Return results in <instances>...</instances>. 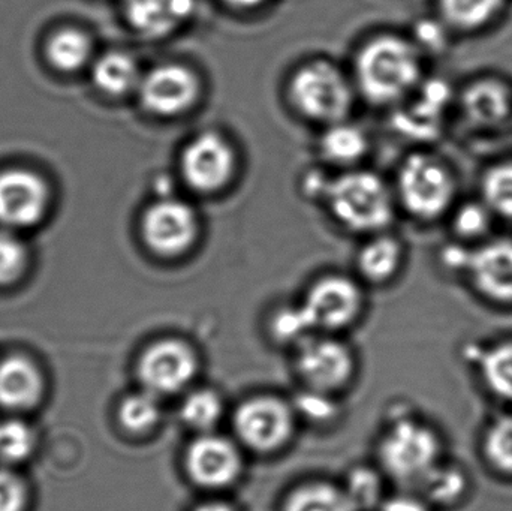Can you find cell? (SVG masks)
I'll return each mask as SVG.
<instances>
[{"mask_svg": "<svg viewBox=\"0 0 512 511\" xmlns=\"http://www.w3.org/2000/svg\"><path fill=\"white\" fill-rule=\"evenodd\" d=\"M423 50L393 33L373 36L355 54V89L375 107H399L423 83Z\"/></svg>", "mask_w": 512, "mask_h": 511, "instance_id": "1", "label": "cell"}, {"mask_svg": "<svg viewBox=\"0 0 512 511\" xmlns=\"http://www.w3.org/2000/svg\"><path fill=\"white\" fill-rule=\"evenodd\" d=\"M322 204L337 224L364 236L388 231L396 218L394 189L378 173L361 167L331 177Z\"/></svg>", "mask_w": 512, "mask_h": 511, "instance_id": "2", "label": "cell"}, {"mask_svg": "<svg viewBox=\"0 0 512 511\" xmlns=\"http://www.w3.org/2000/svg\"><path fill=\"white\" fill-rule=\"evenodd\" d=\"M357 95L352 77L330 60L303 63L288 81L289 104L295 113L322 128L348 120Z\"/></svg>", "mask_w": 512, "mask_h": 511, "instance_id": "3", "label": "cell"}, {"mask_svg": "<svg viewBox=\"0 0 512 511\" xmlns=\"http://www.w3.org/2000/svg\"><path fill=\"white\" fill-rule=\"evenodd\" d=\"M397 204L417 221L430 222L450 212L457 183L451 168L438 156L415 152L400 162L394 185Z\"/></svg>", "mask_w": 512, "mask_h": 511, "instance_id": "4", "label": "cell"}, {"mask_svg": "<svg viewBox=\"0 0 512 511\" xmlns=\"http://www.w3.org/2000/svg\"><path fill=\"white\" fill-rule=\"evenodd\" d=\"M140 234L155 257L179 260L198 245L203 221L191 201L174 194L159 195L141 215Z\"/></svg>", "mask_w": 512, "mask_h": 511, "instance_id": "5", "label": "cell"}, {"mask_svg": "<svg viewBox=\"0 0 512 511\" xmlns=\"http://www.w3.org/2000/svg\"><path fill=\"white\" fill-rule=\"evenodd\" d=\"M239 167V152L233 141L215 129L194 135L180 152V180L189 191L204 197L230 188Z\"/></svg>", "mask_w": 512, "mask_h": 511, "instance_id": "6", "label": "cell"}, {"mask_svg": "<svg viewBox=\"0 0 512 511\" xmlns=\"http://www.w3.org/2000/svg\"><path fill=\"white\" fill-rule=\"evenodd\" d=\"M441 443L423 423L411 419L394 422L379 443V462L397 482L420 483L438 465Z\"/></svg>", "mask_w": 512, "mask_h": 511, "instance_id": "7", "label": "cell"}, {"mask_svg": "<svg viewBox=\"0 0 512 511\" xmlns=\"http://www.w3.org/2000/svg\"><path fill=\"white\" fill-rule=\"evenodd\" d=\"M203 93V80L192 66L164 62L144 72L137 98L147 114L170 120L191 113L200 104Z\"/></svg>", "mask_w": 512, "mask_h": 511, "instance_id": "8", "label": "cell"}, {"mask_svg": "<svg viewBox=\"0 0 512 511\" xmlns=\"http://www.w3.org/2000/svg\"><path fill=\"white\" fill-rule=\"evenodd\" d=\"M200 372L197 351L182 339L165 338L147 345L137 362L135 377L140 389L158 396L185 392Z\"/></svg>", "mask_w": 512, "mask_h": 511, "instance_id": "9", "label": "cell"}, {"mask_svg": "<svg viewBox=\"0 0 512 511\" xmlns=\"http://www.w3.org/2000/svg\"><path fill=\"white\" fill-rule=\"evenodd\" d=\"M300 306L313 332L318 335L342 332L363 312V288L357 279L349 276H321L307 288Z\"/></svg>", "mask_w": 512, "mask_h": 511, "instance_id": "10", "label": "cell"}, {"mask_svg": "<svg viewBox=\"0 0 512 511\" xmlns=\"http://www.w3.org/2000/svg\"><path fill=\"white\" fill-rule=\"evenodd\" d=\"M294 407L276 396H255L237 407L233 428L237 440L255 453H273L285 447L295 432Z\"/></svg>", "mask_w": 512, "mask_h": 511, "instance_id": "11", "label": "cell"}, {"mask_svg": "<svg viewBox=\"0 0 512 511\" xmlns=\"http://www.w3.org/2000/svg\"><path fill=\"white\" fill-rule=\"evenodd\" d=\"M50 377L35 354L12 350L0 354V413L32 417L47 404Z\"/></svg>", "mask_w": 512, "mask_h": 511, "instance_id": "12", "label": "cell"}, {"mask_svg": "<svg viewBox=\"0 0 512 511\" xmlns=\"http://www.w3.org/2000/svg\"><path fill=\"white\" fill-rule=\"evenodd\" d=\"M295 369L306 389L334 395L354 378L355 356L345 342L313 335L298 345Z\"/></svg>", "mask_w": 512, "mask_h": 511, "instance_id": "13", "label": "cell"}, {"mask_svg": "<svg viewBox=\"0 0 512 511\" xmlns=\"http://www.w3.org/2000/svg\"><path fill=\"white\" fill-rule=\"evenodd\" d=\"M185 471L198 488L218 491L234 485L243 471L239 444L222 435L201 434L185 452Z\"/></svg>", "mask_w": 512, "mask_h": 511, "instance_id": "14", "label": "cell"}, {"mask_svg": "<svg viewBox=\"0 0 512 511\" xmlns=\"http://www.w3.org/2000/svg\"><path fill=\"white\" fill-rule=\"evenodd\" d=\"M50 188L39 174L24 168L0 173V225L5 230L35 227L47 215Z\"/></svg>", "mask_w": 512, "mask_h": 511, "instance_id": "15", "label": "cell"}, {"mask_svg": "<svg viewBox=\"0 0 512 511\" xmlns=\"http://www.w3.org/2000/svg\"><path fill=\"white\" fill-rule=\"evenodd\" d=\"M462 270L487 299L502 305L512 303V240H492L466 249Z\"/></svg>", "mask_w": 512, "mask_h": 511, "instance_id": "16", "label": "cell"}, {"mask_svg": "<svg viewBox=\"0 0 512 511\" xmlns=\"http://www.w3.org/2000/svg\"><path fill=\"white\" fill-rule=\"evenodd\" d=\"M197 6V0H123V14L134 32L158 41L183 29Z\"/></svg>", "mask_w": 512, "mask_h": 511, "instance_id": "17", "label": "cell"}, {"mask_svg": "<svg viewBox=\"0 0 512 511\" xmlns=\"http://www.w3.org/2000/svg\"><path fill=\"white\" fill-rule=\"evenodd\" d=\"M463 114L478 128H496L512 116V93L498 78H480L462 95Z\"/></svg>", "mask_w": 512, "mask_h": 511, "instance_id": "18", "label": "cell"}, {"mask_svg": "<svg viewBox=\"0 0 512 511\" xmlns=\"http://www.w3.org/2000/svg\"><path fill=\"white\" fill-rule=\"evenodd\" d=\"M399 105L397 128L412 137H432L441 123L442 113L450 102V92L439 81L421 83L420 87Z\"/></svg>", "mask_w": 512, "mask_h": 511, "instance_id": "19", "label": "cell"}, {"mask_svg": "<svg viewBox=\"0 0 512 511\" xmlns=\"http://www.w3.org/2000/svg\"><path fill=\"white\" fill-rule=\"evenodd\" d=\"M405 245L393 233L367 236L355 258L358 276L367 284L384 285L393 281L405 261Z\"/></svg>", "mask_w": 512, "mask_h": 511, "instance_id": "20", "label": "cell"}, {"mask_svg": "<svg viewBox=\"0 0 512 511\" xmlns=\"http://www.w3.org/2000/svg\"><path fill=\"white\" fill-rule=\"evenodd\" d=\"M369 152V135L349 119L325 126L318 138V153L322 161L343 171L358 168Z\"/></svg>", "mask_w": 512, "mask_h": 511, "instance_id": "21", "label": "cell"}, {"mask_svg": "<svg viewBox=\"0 0 512 511\" xmlns=\"http://www.w3.org/2000/svg\"><path fill=\"white\" fill-rule=\"evenodd\" d=\"M143 74L138 60L126 51H107L92 65L93 84L110 98L137 95Z\"/></svg>", "mask_w": 512, "mask_h": 511, "instance_id": "22", "label": "cell"}, {"mask_svg": "<svg viewBox=\"0 0 512 511\" xmlns=\"http://www.w3.org/2000/svg\"><path fill=\"white\" fill-rule=\"evenodd\" d=\"M41 435L30 417L0 416V467L23 468L38 455Z\"/></svg>", "mask_w": 512, "mask_h": 511, "instance_id": "23", "label": "cell"}, {"mask_svg": "<svg viewBox=\"0 0 512 511\" xmlns=\"http://www.w3.org/2000/svg\"><path fill=\"white\" fill-rule=\"evenodd\" d=\"M117 428L128 437H146L158 428L162 420L159 398L144 389L126 393L114 410Z\"/></svg>", "mask_w": 512, "mask_h": 511, "instance_id": "24", "label": "cell"}, {"mask_svg": "<svg viewBox=\"0 0 512 511\" xmlns=\"http://www.w3.org/2000/svg\"><path fill=\"white\" fill-rule=\"evenodd\" d=\"M45 56L57 71L66 74L81 71L92 60V38L83 30L74 27L57 30L45 45Z\"/></svg>", "mask_w": 512, "mask_h": 511, "instance_id": "25", "label": "cell"}, {"mask_svg": "<svg viewBox=\"0 0 512 511\" xmlns=\"http://www.w3.org/2000/svg\"><path fill=\"white\" fill-rule=\"evenodd\" d=\"M505 0H439L442 20L459 32H477L495 20Z\"/></svg>", "mask_w": 512, "mask_h": 511, "instance_id": "26", "label": "cell"}, {"mask_svg": "<svg viewBox=\"0 0 512 511\" xmlns=\"http://www.w3.org/2000/svg\"><path fill=\"white\" fill-rule=\"evenodd\" d=\"M282 511H357L339 486L325 482L298 486L283 501Z\"/></svg>", "mask_w": 512, "mask_h": 511, "instance_id": "27", "label": "cell"}, {"mask_svg": "<svg viewBox=\"0 0 512 511\" xmlns=\"http://www.w3.org/2000/svg\"><path fill=\"white\" fill-rule=\"evenodd\" d=\"M224 399L213 389L192 390L180 405L183 425L198 434H209L224 417Z\"/></svg>", "mask_w": 512, "mask_h": 511, "instance_id": "28", "label": "cell"}, {"mask_svg": "<svg viewBox=\"0 0 512 511\" xmlns=\"http://www.w3.org/2000/svg\"><path fill=\"white\" fill-rule=\"evenodd\" d=\"M481 194L493 215L512 219V161L499 162L486 171Z\"/></svg>", "mask_w": 512, "mask_h": 511, "instance_id": "29", "label": "cell"}, {"mask_svg": "<svg viewBox=\"0 0 512 511\" xmlns=\"http://www.w3.org/2000/svg\"><path fill=\"white\" fill-rule=\"evenodd\" d=\"M35 489L21 468L0 467V511H32Z\"/></svg>", "mask_w": 512, "mask_h": 511, "instance_id": "30", "label": "cell"}, {"mask_svg": "<svg viewBox=\"0 0 512 511\" xmlns=\"http://www.w3.org/2000/svg\"><path fill=\"white\" fill-rule=\"evenodd\" d=\"M343 491L355 510L376 509L382 498L381 476L372 468H354L346 477Z\"/></svg>", "mask_w": 512, "mask_h": 511, "instance_id": "31", "label": "cell"}, {"mask_svg": "<svg viewBox=\"0 0 512 511\" xmlns=\"http://www.w3.org/2000/svg\"><path fill=\"white\" fill-rule=\"evenodd\" d=\"M29 267V252L26 245L3 228L0 231V288L17 285L26 275Z\"/></svg>", "mask_w": 512, "mask_h": 511, "instance_id": "32", "label": "cell"}, {"mask_svg": "<svg viewBox=\"0 0 512 511\" xmlns=\"http://www.w3.org/2000/svg\"><path fill=\"white\" fill-rule=\"evenodd\" d=\"M483 375L495 395L512 401V342H504L484 356Z\"/></svg>", "mask_w": 512, "mask_h": 511, "instance_id": "33", "label": "cell"}, {"mask_svg": "<svg viewBox=\"0 0 512 511\" xmlns=\"http://www.w3.org/2000/svg\"><path fill=\"white\" fill-rule=\"evenodd\" d=\"M484 453L495 470L512 476V416L502 417L489 429Z\"/></svg>", "mask_w": 512, "mask_h": 511, "instance_id": "34", "label": "cell"}, {"mask_svg": "<svg viewBox=\"0 0 512 511\" xmlns=\"http://www.w3.org/2000/svg\"><path fill=\"white\" fill-rule=\"evenodd\" d=\"M313 333L315 332L306 320L300 303L279 309L271 318V335L282 344H294L298 347L313 336Z\"/></svg>", "mask_w": 512, "mask_h": 511, "instance_id": "35", "label": "cell"}, {"mask_svg": "<svg viewBox=\"0 0 512 511\" xmlns=\"http://www.w3.org/2000/svg\"><path fill=\"white\" fill-rule=\"evenodd\" d=\"M420 483L427 497L435 503H451L465 491V477L459 471L438 465Z\"/></svg>", "mask_w": 512, "mask_h": 511, "instance_id": "36", "label": "cell"}, {"mask_svg": "<svg viewBox=\"0 0 512 511\" xmlns=\"http://www.w3.org/2000/svg\"><path fill=\"white\" fill-rule=\"evenodd\" d=\"M292 407H294L297 417H304V419L315 423V425L333 422L337 417V413H339V408H337L333 395L310 389L300 393Z\"/></svg>", "mask_w": 512, "mask_h": 511, "instance_id": "37", "label": "cell"}, {"mask_svg": "<svg viewBox=\"0 0 512 511\" xmlns=\"http://www.w3.org/2000/svg\"><path fill=\"white\" fill-rule=\"evenodd\" d=\"M492 215V210L484 203L465 204L454 215V230L465 239H474L487 233Z\"/></svg>", "mask_w": 512, "mask_h": 511, "instance_id": "38", "label": "cell"}, {"mask_svg": "<svg viewBox=\"0 0 512 511\" xmlns=\"http://www.w3.org/2000/svg\"><path fill=\"white\" fill-rule=\"evenodd\" d=\"M331 177L319 170L309 171L304 176L303 186L306 192V198H315V200L324 201L325 194H327L328 185H330Z\"/></svg>", "mask_w": 512, "mask_h": 511, "instance_id": "39", "label": "cell"}, {"mask_svg": "<svg viewBox=\"0 0 512 511\" xmlns=\"http://www.w3.org/2000/svg\"><path fill=\"white\" fill-rule=\"evenodd\" d=\"M379 511H427L420 501L414 498L399 497L381 504Z\"/></svg>", "mask_w": 512, "mask_h": 511, "instance_id": "40", "label": "cell"}, {"mask_svg": "<svg viewBox=\"0 0 512 511\" xmlns=\"http://www.w3.org/2000/svg\"><path fill=\"white\" fill-rule=\"evenodd\" d=\"M224 2L231 8L239 9V11H251V9L267 5L270 0H224Z\"/></svg>", "mask_w": 512, "mask_h": 511, "instance_id": "41", "label": "cell"}, {"mask_svg": "<svg viewBox=\"0 0 512 511\" xmlns=\"http://www.w3.org/2000/svg\"><path fill=\"white\" fill-rule=\"evenodd\" d=\"M192 511H236V509L222 501H209V503L200 504Z\"/></svg>", "mask_w": 512, "mask_h": 511, "instance_id": "42", "label": "cell"}]
</instances>
